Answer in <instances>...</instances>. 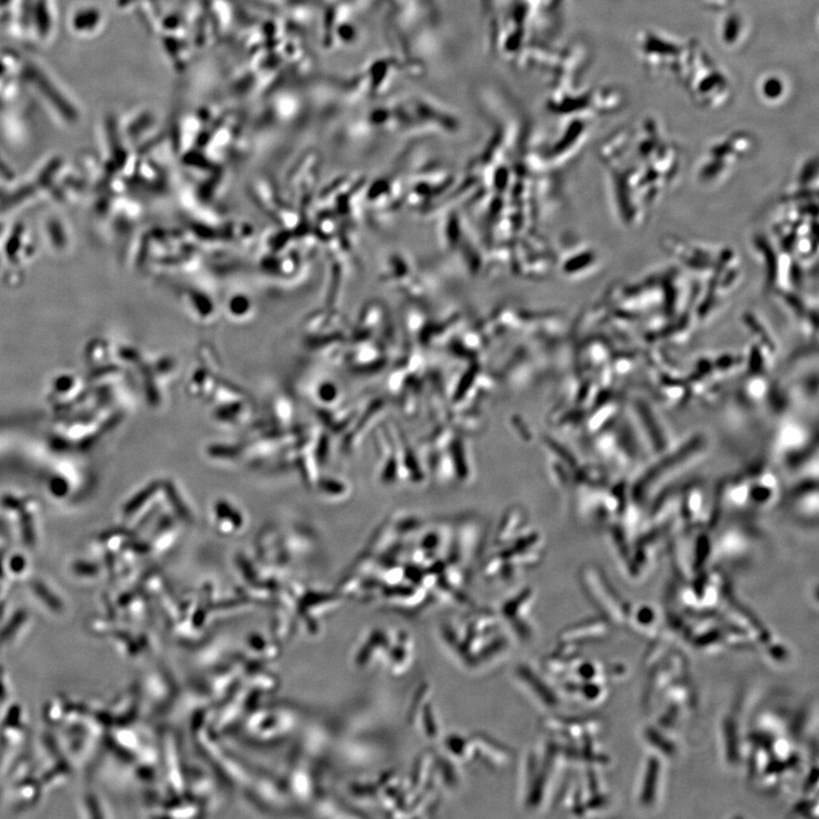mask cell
<instances>
[{
    "label": "cell",
    "mask_w": 819,
    "mask_h": 819,
    "mask_svg": "<svg viewBox=\"0 0 819 819\" xmlns=\"http://www.w3.org/2000/svg\"><path fill=\"white\" fill-rule=\"evenodd\" d=\"M719 37L727 47H738L748 36V24L739 13H728L719 23Z\"/></svg>",
    "instance_id": "3957f363"
},
{
    "label": "cell",
    "mask_w": 819,
    "mask_h": 819,
    "mask_svg": "<svg viewBox=\"0 0 819 819\" xmlns=\"http://www.w3.org/2000/svg\"><path fill=\"white\" fill-rule=\"evenodd\" d=\"M696 2L710 8H725L731 5V0H696Z\"/></svg>",
    "instance_id": "5b68a950"
},
{
    "label": "cell",
    "mask_w": 819,
    "mask_h": 819,
    "mask_svg": "<svg viewBox=\"0 0 819 819\" xmlns=\"http://www.w3.org/2000/svg\"><path fill=\"white\" fill-rule=\"evenodd\" d=\"M699 43L666 32L645 30L637 39L641 61L652 76L684 80Z\"/></svg>",
    "instance_id": "6da1fadb"
},
{
    "label": "cell",
    "mask_w": 819,
    "mask_h": 819,
    "mask_svg": "<svg viewBox=\"0 0 819 819\" xmlns=\"http://www.w3.org/2000/svg\"><path fill=\"white\" fill-rule=\"evenodd\" d=\"M684 81L693 103L703 109H721L730 102L733 94L730 78L700 44Z\"/></svg>",
    "instance_id": "7a4b0ae2"
},
{
    "label": "cell",
    "mask_w": 819,
    "mask_h": 819,
    "mask_svg": "<svg viewBox=\"0 0 819 819\" xmlns=\"http://www.w3.org/2000/svg\"><path fill=\"white\" fill-rule=\"evenodd\" d=\"M758 94L766 103H782L789 94L788 81L780 74L767 73L758 82Z\"/></svg>",
    "instance_id": "277c9868"
}]
</instances>
